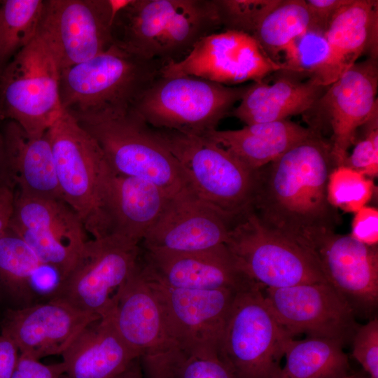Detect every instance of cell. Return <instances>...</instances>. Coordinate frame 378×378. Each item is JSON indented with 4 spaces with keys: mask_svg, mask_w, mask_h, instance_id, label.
<instances>
[{
    "mask_svg": "<svg viewBox=\"0 0 378 378\" xmlns=\"http://www.w3.org/2000/svg\"><path fill=\"white\" fill-rule=\"evenodd\" d=\"M335 167L331 144L316 130L257 170L251 209L267 227L315 254L341 221L327 196Z\"/></svg>",
    "mask_w": 378,
    "mask_h": 378,
    "instance_id": "1",
    "label": "cell"
},
{
    "mask_svg": "<svg viewBox=\"0 0 378 378\" xmlns=\"http://www.w3.org/2000/svg\"><path fill=\"white\" fill-rule=\"evenodd\" d=\"M220 27L214 0H127L115 14L112 37L130 54L167 64Z\"/></svg>",
    "mask_w": 378,
    "mask_h": 378,
    "instance_id": "2",
    "label": "cell"
},
{
    "mask_svg": "<svg viewBox=\"0 0 378 378\" xmlns=\"http://www.w3.org/2000/svg\"><path fill=\"white\" fill-rule=\"evenodd\" d=\"M117 174L146 179L172 200L197 199L178 161L131 108L74 117Z\"/></svg>",
    "mask_w": 378,
    "mask_h": 378,
    "instance_id": "3",
    "label": "cell"
},
{
    "mask_svg": "<svg viewBox=\"0 0 378 378\" xmlns=\"http://www.w3.org/2000/svg\"><path fill=\"white\" fill-rule=\"evenodd\" d=\"M48 133L62 199L93 239L109 235L107 192L112 170L99 145L64 110Z\"/></svg>",
    "mask_w": 378,
    "mask_h": 378,
    "instance_id": "4",
    "label": "cell"
},
{
    "mask_svg": "<svg viewBox=\"0 0 378 378\" xmlns=\"http://www.w3.org/2000/svg\"><path fill=\"white\" fill-rule=\"evenodd\" d=\"M164 64L136 57L113 44L101 54L61 72L62 108L73 117L129 109L160 75Z\"/></svg>",
    "mask_w": 378,
    "mask_h": 378,
    "instance_id": "5",
    "label": "cell"
},
{
    "mask_svg": "<svg viewBox=\"0 0 378 378\" xmlns=\"http://www.w3.org/2000/svg\"><path fill=\"white\" fill-rule=\"evenodd\" d=\"M247 88L195 76L160 74L143 90L131 109L153 128L204 137L230 113Z\"/></svg>",
    "mask_w": 378,
    "mask_h": 378,
    "instance_id": "6",
    "label": "cell"
},
{
    "mask_svg": "<svg viewBox=\"0 0 378 378\" xmlns=\"http://www.w3.org/2000/svg\"><path fill=\"white\" fill-rule=\"evenodd\" d=\"M152 128L179 163L198 200L230 223L251 209L257 171L206 137Z\"/></svg>",
    "mask_w": 378,
    "mask_h": 378,
    "instance_id": "7",
    "label": "cell"
},
{
    "mask_svg": "<svg viewBox=\"0 0 378 378\" xmlns=\"http://www.w3.org/2000/svg\"><path fill=\"white\" fill-rule=\"evenodd\" d=\"M140 244L110 234L88 239L49 300L99 318L111 314L139 261Z\"/></svg>",
    "mask_w": 378,
    "mask_h": 378,
    "instance_id": "8",
    "label": "cell"
},
{
    "mask_svg": "<svg viewBox=\"0 0 378 378\" xmlns=\"http://www.w3.org/2000/svg\"><path fill=\"white\" fill-rule=\"evenodd\" d=\"M291 338L253 283L235 295L220 356L236 378H286L280 360Z\"/></svg>",
    "mask_w": 378,
    "mask_h": 378,
    "instance_id": "9",
    "label": "cell"
},
{
    "mask_svg": "<svg viewBox=\"0 0 378 378\" xmlns=\"http://www.w3.org/2000/svg\"><path fill=\"white\" fill-rule=\"evenodd\" d=\"M225 245L262 288L326 282L313 252L267 227L251 209L230 223Z\"/></svg>",
    "mask_w": 378,
    "mask_h": 378,
    "instance_id": "10",
    "label": "cell"
},
{
    "mask_svg": "<svg viewBox=\"0 0 378 378\" xmlns=\"http://www.w3.org/2000/svg\"><path fill=\"white\" fill-rule=\"evenodd\" d=\"M61 71L38 34L0 76V120H13L31 135L46 132L63 111Z\"/></svg>",
    "mask_w": 378,
    "mask_h": 378,
    "instance_id": "11",
    "label": "cell"
},
{
    "mask_svg": "<svg viewBox=\"0 0 378 378\" xmlns=\"http://www.w3.org/2000/svg\"><path fill=\"white\" fill-rule=\"evenodd\" d=\"M141 270L162 307L168 330L187 355L220 358L227 320L238 290L176 288Z\"/></svg>",
    "mask_w": 378,
    "mask_h": 378,
    "instance_id": "12",
    "label": "cell"
},
{
    "mask_svg": "<svg viewBox=\"0 0 378 378\" xmlns=\"http://www.w3.org/2000/svg\"><path fill=\"white\" fill-rule=\"evenodd\" d=\"M127 0H45L38 35L62 72L113 44L112 24Z\"/></svg>",
    "mask_w": 378,
    "mask_h": 378,
    "instance_id": "13",
    "label": "cell"
},
{
    "mask_svg": "<svg viewBox=\"0 0 378 378\" xmlns=\"http://www.w3.org/2000/svg\"><path fill=\"white\" fill-rule=\"evenodd\" d=\"M9 230L57 272L58 281L70 271L88 241L81 220L64 200L18 192Z\"/></svg>",
    "mask_w": 378,
    "mask_h": 378,
    "instance_id": "14",
    "label": "cell"
},
{
    "mask_svg": "<svg viewBox=\"0 0 378 378\" xmlns=\"http://www.w3.org/2000/svg\"><path fill=\"white\" fill-rule=\"evenodd\" d=\"M109 316L122 338L138 354L145 378H158L186 354L168 330L139 261Z\"/></svg>",
    "mask_w": 378,
    "mask_h": 378,
    "instance_id": "15",
    "label": "cell"
},
{
    "mask_svg": "<svg viewBox=\"0 0 378 378\" xmlns=\"http://www.w3.org/2000/svg\"><path fill=\"white\" fill-rule=\"evenodd\" d=\"M284 70V64L273 60L253 36L225 30L199 40L184 58L164 64L160 74L195 76L229 85L260 81Z\"/></svg>",
    "mask_w": 378,
    "mask_h": 378,
    "instance_id": "16",
    "label": "cell"
},
{
    "mask_svg": "<svg viewBox=\"0 0 378 378\" xmlns=\"http://www.w3.org/2000/svg\"><path fill=\"white\" fill-rule=\"evenodd\" d=\"M263 289L274 315L293 337L305 334L344 344L358 327L353 309L327 282Z\"/></svg>",
    "mask_w": 378,
    "mask_h": 378,
    "instance_id": "17",
    "label": "cell"
},
{
    "mask_svg": "<svg viewBox=\"0 0 378 378\" xmlns=\"http://www.w3.org/2000/svg\"><path fill=\"white\" fill-rule=\"evenodd\" d=\"M377 89V58L368 57L327 86L309 111H316L330 125L335 167L343 165L357 130L378 113Z\"/></svg>",
    "mask_w": 378,
    "mask_h": 378,
    "instance_id": "18",
    "label": "cell"
},
{
    "mask_svg": "<svg viewBox=\"0 0 378 378\" xmlns=\"http://www.w3.org/2000/svg\"><path fill=\"white\" fill-rule=\"evenodd\" d=\"M144 270L164 284L181 289L241 290L255 283L240 268L225 244L197 252L141 248Z\"/></svg>",
    "mask_w": 378,
    "mask_h": 378,
    "instance_id": "19",
    "label": "cell"
},
{
    "mask_svg": "<svg viewBox=\"0 0 378 378\" xmlns=\"http://www.w3.org/2000/svg\"><path fill=\"white\" fill-rule=\"evenodd\" d=\"M315 254L326 282L355 314L371 316L378 304L377 246L334 232L322 241Z\"/></svg>",
    "mask_w": 378,
    "mask_h": 378,
    "instance_id": "20",
    "label": "cell"
},
{
    "mask_svg": "<svg viewBox=\"0 0 378 378\" xmlns=\"http://www.w3.org/2000/svg\"><path fill=\"white\" fill-rule=\"evenodd\" d=\"M99 318L49 300L8 310L1 332L14 342L20 354L39 360L62 355L86 325Z\"/></svg>",
    "mask_w": 378,
    "mask_h": 378,
    "instance_id": "21",
    "label": "cell"
},
{
    "mask_svg": "<svg viewBox=\"0 0 378 378\" xmlns=\"http://www.w3.org/2000/svg\"><path fill=\"white\" fill-rule=\"evenodd\" d=\"M1 134L3 181L22 194L62 199L48 131L31 135L15 121L7 120Z\"/></svg>",
    "mask_w": 378,
    "mask_h": 378,
    "instance_id": "22",
    "label": "cell"
},
{
    "mask_svg": "<svg viewBox=\"0 0 378 378\" xmlns=\"http://www.w3.org/2000/svg\"><path fill=\"white\" fill-rule=\"evenodd\" d=\"M230 222L198 199L171 200L141 248L197 252L225 244Z\"/></svg>",
    "mask_w": 378,
    "mask_h": 378,
    "instance_id": "23",
    "label": "cell"
},
{
    "mask_svg": "<svg viewBox=\"0 0 378 378\" xmlns=\"http://www.w3.org/2000/svg\"><path fill=\"white\" fill-rule=\"evenodd\" d=\"M329 55L314 80L327 87L363 55L377 58L378 1L349 0L333 16L326 31Z\"/></svg>",
    "mask_w": 378,
    "mask_h": 378,
    "instance_id": "24",
    "label": "cell"
},
{
    "mask_svg": "<svg viewBox=\"0 0 378 378\" xmlns=\"http://www.w3.org/2000/svg\"><path fill=\"white\" fill-rule=\"evenodd\" d=\"M272 83L253 82L230 114L250 125L286 120L306 113L327 87L287 71H279Z\"/></svg>",
    "mask_w": 378,
    "mask_h": 378,
    "instance_id": "25",
    "label": "cell"
},
{
    "mask_svg": "<svg viewBox=\"0 0 378 378\" xmlns=\"http://www.w3.org/2000/svg\"><path fill=\"white\" fill-rule=\"evenodd\" d=\"M62 356L65 378H110L139 358L110 316L86 325Z\"/></svg>",
    "mask_w": 378,
    "mask_h": 378,
    "instance_id": "26",
    "label": "cell"
},
{
    "mask_svg": "<svg viewBox=\"0 0 378 378\" xmlns=\"http://www.w3.org/2000/svg\"><path fill=\"white\" fill-rule=\"evenodd\" d=\"M171 200L154 183L112 171L107 192L109 235L141 244Z\"/></svg>",
    "mask_w": 378,
    "mask_h": 378,
    "instance_id": "27",
    "label": "cell"
},
{
    "mask_svg": "<svg viewBox=\"0 0 378 378\" xmlns=\"http://www.w3.org/2000/svg\"><path fill=\"white\" fill-rule=\"evenodd\" d=\"M315 130L284 120L246 125L234 130L216 129L204 137L225 149L250 169L257 171L310 136Z\"/></svg>",
    "mask_w": 378,
    "mask_h": 378,
    "instance_id": "28",
    "label": "cell"
},
{
    "mask_svg": "<svg viewBox=\"0 0 378 378\" xmlns=\"http://www.w3.org/2000/svg\"><path fill=\"white\" fill-rule=\"evenodd\" d=\"M343 345L322 337L291 338L284 351L283 372L286 378H347L352 373Z\"/></svg>",
    "mask_w": 378,
    "mask_h": 378,
    "instance_id": "29",
    "label": "cell"
},
{
    "mask_svg": "<svg viewBox=\"0 0 378 378\" xmlns=\"http://www.w3.org/2000/svg\"><path fill=\"white\" fill-rule=\"evenodd\" d=\"M312 24L305 0H275L262 15L253 36L274 61Z\"/></svg>",
    "mask_w": 378,
    "mask_h": 378,
    "instance_id": "30",
    "label": "cell"
},
{
    "mask_svg": "<svg viewBox=\"0 0 378 378\" xmlns=\"http://www.w3.org/2000/svg\"><path fill=\"white\" fill-rule=\"evenodd\" d=\"M45 0L0 1V65L38 35Z\"/></svg>",
    "mask_w": 378,
    "mask_h": 378,
    "instance_id": "31",
    "label": "cell"
},
{
    "mask_svg": "<svg viewBox=\"0 0 378 378\" xmlns=\"http://www.w3.org/2000/svg\"><path fill=\"white\" fill-rule=\"evenodd\" d=\"M43 267L31 248L10 230L0 239V282L16 298L32 299L34 278Z\"/></svg>",
    "mask_w": 378,
    "mask_h": 378,
    "instance_id": "32",
    "label": "cell"
},
{
    "mask_svg": "<svg viewBox=\"0 0 378 378\" xmlns=\"http://www.w3.org/2000/svg\"><path fill=\"white\" fill-rule=\"evenodd\" d=\"M287 71L314 80L321 71L329 55L326 31L309 27L294 38L283 51Z\"/></svg>",
    "mask_w": 378,
    "mask_h": 378,
    "instance_id": "33",
    "label": "cell"
},
{
    "mask_svg": "<svg viewBox=\"0 0 378 378\" xmlns=\"http://www.w3.org/2000/svg\"><path fill=\"white\" fill-rule=\"evenodd\" d=\"M374 191L371 178L347 166L336 167L329 175L328 200L337 209L355 214L367 206Z\"/></svg>",
    "mask_w": 378,
    "mask_h": 378,
    "instance_id": "34",
    "label": "cell"
},
{
    "mask_svg": "<svg viewBox=\"0 0 378 378\" xmlns=\"http://www.w3.org/2000/svg\"><path fill=\"white\" fill-rule=\"evenodd\" d=\"M275 0H214L217 15L225 30L253 36L262 15Z\"/></svg>",
    "mask_w": 378,
    "mask_h": 378,
    "instance_id": "35",
    "label": "cell"
},
{
    "mask_svg": "<svg viewBox=\"0 0 378 378\" xmlns=\"http://www.w3.org/2000/svg\"><path fill=\"white\" fill-rule=\"evenodd\" d=\"M159 378H236L221 358L187 354L171 365Z\"/></svg>",
    "mask_w": 378,
    "mask_h": 378,
    "instance_id": "36",
    "label": "cell"
},
{
    "mask_svg": "<svg viewBox=\"0 0 378 378\" xmlns=\"http://www.w3.org/2000/svg\"><path fill=\"white\" fill-rule=\"evenodd\" d=\"M363 126L365 127L364 137L356 144L343 165L372 178L378 174V113Z\"/></svg>",
    "mask_w": 378,
    "mask_h": 378,
    "instance_id": "37",
    "label": "cell"
},
{
    "mask_svg": "<svg viewBox=\"0 0 378 378\" xmlns=\"http://www.w3.org/2000/svg\"><path fill=\"white\" fill-rule=\"evenodd\" d=\"M352 341V356L369 378H378V318L358 326Z\"/></svg>",
    "mask_w": 378,
    "mask_h": 378,
    "instance_id": "38",
    "label": "cell"
},
{
    "mask_svg": "<svg viewBox=\"0 0 378 378\" xmlns=\"http://www.w3.org/2000/svg\"><path fill=\"white\" fill-rule=\"evenodd\" d=\"M358 241L370 246L378 243V210L365 206L355 213L350 234Z\"/></svg>",
    "mask_w": 378,
    "mask_h": 378,
    "instance_id": "39",
    "label": "cell"
},
{
    "mask_svg": "<svg viewBox=\"0 0 378 378\" xmlns=\"http://www.w3.org/2000/svg\"><path fill=\"white\" fill-rule=\"evenodd\" d=\"M63 373L62 363L45 365L39 360L20 354L11 378H62Z\"/></svg>",
    "mask_w": 378,
    "mask_h": 378,
    "instance_id": "40",
    "label": "cell"
},
{
    "mask_svg": "<svg viewBox=\"0 0 378 378\" xmlns=\"http://www.w3.org/2000/svg\"><path fill=\"white\" fill-rule=\"evenodd\" d=\"M310 14V27L321 29L325 31L336 13L349 0H305Z\"/></svg>",
    "mask_w": 378,
    "mask_h": 378,
    "instance_id": "41",
    "label": "cell"
},
{
    "mask_svg": "<svg viewBox=\"0 0 378 378\" xmlns=\"http://www.w3.org/2000/svg\"><path fill=\"white\" fill-rule=\"evenodd\" d=\"M20 353L14 342L0 333V378H11Z\"/></svg>",
    "mask_w": 378,
    "mask_h": 378,
    "instance_id": "42",
    "label": "cell"
},
{
    "mask_svg": "<svg viewBox=\"0 0 378 378\" xmlns=\"http://www.w3.org/2000/svg\"><path fill=\"white\" fill-rule=\"evenodd\" d=\"M15 200V191L5 182H0V239L9 230Z\"/></svg>",
    "mask_w": 378,
    "mask_h": 378,
    "instance_id": "43",
    "label": "cell"
},
{
    "mask_svg": "<svg viewBox=\"0 0 378 378\" xmlns=\"http://www.w3.org/2000/svg\"><path fill=\"white\" fill-rule=\"evenodd\" d=\"M110 378H145L139 358L135 359L127 368Z\"/></svg>",
    "mask_w": 378,
    "mask_h": 378,
    "instance_id": "44",
    "label": "cell"
},
{
    "mask_svg": "<svg viewBox=\"0 0 378 378\" xmlns=\"http://www.w3.org/2000/svg\"><path fill=\"white\" fill-rule=\"evenodd\" d=\"M347 378H369V377L367 375L361 374H351L350 376H349Z\"/></svg>",
    "mask_w": 378,
    "mask_h": 378,
    "instance_id": "45",
    "label": "cell"
},
{
    "mask_svg": "<svg viewBox=\"0 0 378 378\" xmlns=\"http://www.w3.org/2000/svg\"><path fill=\"white\" fill-rule=\"evenodd\" d=\"M1 134L0 132V182H4L1 178Z\"/></svg>",
    "mask_w": 378,
    "mask_h": 378,
    "instance_id": "46",
    "label": "cell"
}]
</instances>
